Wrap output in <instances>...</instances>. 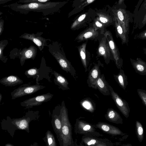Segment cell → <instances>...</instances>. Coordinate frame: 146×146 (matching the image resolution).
<instances>
[{"mask_svg":"<svg viewBox=\"0 0 146 146\" xmlns=\"http://www.w3.org/2000/svg\"><path fill=\"white\" fill-rule=\"evenodd\" d=\"M67 1L46 3L33 2L19 3L18 2L3 6L19 13L26 14L30 12H42L44 16L51 15L59 11Z\"/></svg>","mask_w":146,"mask_h":146,"instance_id":"6da1fadb","label":"cell"},{"mask_svg":"<svg viewBox=\"0 0 146 146\" xmlns=\"http://www.w3.org/2000/svg\"><path fill=\"white\" fill-rule=\"evenodd\" d=\"M48 47L49 52L56 60L61 69L76 79L78 78L76 71L66 58L61 44L58 42H54L48 45Z\"/></svg>","mask_w":146,"mask_h":146,"instance_id":"7a4b0ae2","label":"cell"},{"mask_svg":"<svg viewBox=\"0 0 146 146\" xmlns=\"http://www.w3.org/2000/svg\"><path fill=\"white\" fill-rule=\"evenodd\" d=\"M62 127L58 141L60 146H74L72 136V128L70 122L68 109L64 101L62 102L60 109Z\"/></svg>","mask_w":146,"mask_h":146,"instance_id":"3957f363","label":"cell"},{"mask_svg":"<svg viewBox=\"0 0 146 146\" xmlns=\"http://www.w3.org/2000/svg\"><path fill=\"white\" fill-rule=\"evenodd\" d=\"M126 6L124 2L121 5L117 4V6L112 10L113 15L119 20L123 30L129 35V23L133 22V15L126 9Z\"/></svg>","mask_w":146,"mask_h":146,"instance_id":"277c9868","label":"cell"},{"mask_svg":"<svg viewBox=\"0 0 146 146\" xmlns=\"http://www.w3.org/2000/svg\"><path fill=\"white\" fill-rule=\"evenodd\" d=\"M96 128L94 125L78 118L76 120L74 132L76 134H79L98 137L103 136L102 134L97 131Z\"/></svg>","mask_w":146,"mask_h":146,"instance_id":"5b68a950","label":"cell"},{"mask_svg":"<svg viewBox=\"0 0 146 146\" xmlns=\"http://www.w3.org/2000/svg\"><path fill=\"white\" fill-rule=\"evenodd\" d=\"M30 111L29 113V112L24 116L21 118H19L13 119L9 121L7 120L8 124H9V127L13 128L15 130H24L27 132H29V123L33 119H36V114Z\"/></svg>","mask_w":146,"mask_h":146,"instance_id":"8992f818","label":"cell"},{"mask_svg":"<svg viewBox=\"0 0 146 146\" xmlns=\"http://www.w3.org/2000/svg\"><path fill=\"white\" fill-rule=\"evenodd\" d=\"M45 87L38 84L33 85L24 84L15 89L11 93V99L14 100L25 96L33 94Z\"/></svg>","mask_w":146,"mask_h":146,"instance_id":"52a82bcc","label":"cell"},{"mask_svg":"<svg viewBox=\"0 0 146 146\" xmlns=\"http://www.w3.org/2000/svg\"><path fill=\"white\" fill-rule=\"evenodd\" d=\"M108 43L111 53L117 67L121 69L123 65V60L121 57L119 49L115 42L111 33L109 31H105L104 34Z\"/></svg>","mask_w":146,"mask_h":146,"instance_id":"ba28073f","label":"cell"},{"mask_svg":"<svg viewBox=\"0 0 146 146\" xmlns=\"http://www.w3.org/2000/svg\"><path fill=\"white\" fill-rule=\"evenodd\" d=\"M53 95L49 92L30 98L20 103L21 106L26 109L41 105L43 103L47 102L52 98Z\"/></svg>","mask_w":146,"mask_h":146,"instance_id":"9c48e42d","label":"cell"},{"mask_svg":"<svg viewBox=\"0 0 146 146\" xmlns=\"http://www.w3.org/2000/svg\"><path fill=\"white\" fill-rule=\"evenodd\" d=\"M110 94L116 105L122 114L126 118L129 115L130 109L128 102L122 99L114 90L111 86H109Z\"/></svg>","mask_w":146,"mask_h":146,"instance_id":"30bf717a","label":"cell"},{"mask_svg":"<svg viewBox=\"0 0 146 146\" xmlns=\"http://www.w3.org/2000/svg\"><path fill=\"white\" fill-rule=\"evenodd\" d=\"M104 36L99 43L97 53L98 57L103 58L105 63L108 64L111 60H113V59L108 41Z\"/></svg>","mask_w":146,"mask_h":146,"instance_id":"8fae6325","label":"cell"},{"mask_svg":"<svg viewBox=\"0 0 146 146\" xmlns=\"http://www.w3.org/2000/svg\"><path fill=\"white\" fill-rule=\"evenodd\" d=\"M81 143L86 146H111L113 144L108 139L99 138L92 135H84L81 139Z\"/></svg>","mask_w":146,"mask_h":146,"instance_id":"7c38bea8","label":"cell"},{"mask_svg":"<svg viewBox=\"0 0 146 146\" xmlns=\"http://www.w3.org/2000/svg\"><path fill=\"white\" fill-rule=\"evenodd\" d=\"M43 32H38L35 34L25 33L19 36L20 38L31 41L38 46L40 51L45 46H48L47 41L50 39H46L41 36Z\"/></svg>","mask_w":146,"mask_h":146,"instance_id":"4fadbf2b","label":"cell"},{"mask_svg":"<svg viewBox=\"0 0 146 146\" xmlns=\"http://www.w3.org/2000/svg\"><path fill=\"white\" fill-rule=\"evenodd\" d=\"M88 41L77 47L81 60L85 72L90 70L91 65L90 55L86 49Z\"/></svg>","mask_w":146,"mask_h":146,"instance_id":"5bb4252c","label":"cell"},{"mask_svg":"<svg viewBox=\"0 0 146 146\" xmlns=\"http://www.w3.org/2000/svg\"><path fill=\"white\" fill-rule=\"evenodd\" d=\"M89 71L87 81L88 86L95 89H97L96 83L97 80L101 75L100 66L103 65L99 60Z\"/></svg>","mask_w":146,"mask_h":146,"instance_id":"9a60e30c","label":"cell"},{"mask_svg":"<svg viewBox=\"0 0 146 146\" xmlns=\"http://www.w3.org/2000/svg\"><path fill=\"white\" fill-rule=\"evenodd\" d=\"M96 128H98L104 133L113 136L125 135L118 127L107 123L99 122L94 125Z\"/></svg>","mask_w":146,"mask_h":146,"instance_id":"2e32d148","label":"cell"},{"mask_svg":"<svg viewBox=\"0 0 146 146\" xmlns=\"http://www.w3.org/2000/svg\"><path fill=\"white\" fill-rule=\"evenodd\" d=\"M98 31H96L92 27L85 29L80 33L76 38L75 40L78 42L89 40L95 39L99 36Z\"/></svg>","mask_w":146,"mask_h":146,"instance_id":"e0dca14e","label":"cell"},{"mask_svg":"<svg viewBox=\"0 0 146 146\" xmlns=\"http://www.w3.org/2000/svg\"><path fill=\"white\" fill-rule=\"evenodd\" d=\"M113 19L116 37L121 39L122 45L126 44L128 46L129 41V35L125 33L118 19L113 16Z\"/></svg>","mask_w":146,"mask_h":146,"instance_id":"ac0fdd59","label":"cell"},{"mask_svg":"<svg viewBox=\"0 0 146 146\" xmlns=\"http://www.w3.org/2000/svg\"><path fill=\"white\" fill-rule=\"evenodd\" d=\"M37 49L33 45L30 46L29 48H25L19 52L21 56L20 62L21 66H23L27 60L32 59L34 60L37 54Z\"/></svg>","mask_w":146,"mask_h":146,"instance_id":"d6986e66","label":"cell"},{"mask_svg":"<svg viewBox=\"0 0 146 146\" xmlns=\"http://www.w3.org/2000/svg\"><path fill=\"white\" fill-rule=\"evenodd\" d=\"M131 64L135 72L141 75H146V62L140 58L136 60L130 58Z\"/></svg>","mask_w":146,"mask_h":146,"instance_id":"ffe728a7","label":"cell"},{"mask_svg":"<svg viewBox=\"0 0 146 146\" xmlns=\"http://www.w3.org/2000/svg\"><path fill=\"white\" fill-rule=\"evenodd\" d=\"M58 113L54 114L52 116L51 123L54 131L56 133L58 141L60 138L62 127L61 116L60 109Z\"/></svg>","mask_w":146,"mask_h":146,"instance_id":"44dd1931","label":"cell"},{"mask_svg":"<svg viewBox=\"0 0 146 146\" xmlns=\"http://www.w3.org/2000/svg\"><path fill=\"white\" fill-rule=\"evenodd\" d=\"M96 86L97 89L104 95L110 96V92L109 85L106 80L104 74H101L97 81Z\"/></svg>","mask_w":146,"mask_h":146,"instance_id":"7402d4cb","label":"cell"},{"mask_svg":"<svg viewBox=\"0 0 146 146\" xmlns=\"http://www.w3.org/2000/svg\"><path fill=\"white\" fill-rule=\"evenodd\" d=\"M104 116L106 119L109 122L117 124L123 123V119L119 114L112 108H108Z\"/></svg>","mask_w":146,"mask_h":146,"instance_id":"603a6c76","label":"cell"},{"mask_svg":"<svg viewBox=\"0 0 146 146\" xmlns=\"http://www.w3.org/2000/svg\"><path fill=\"white\" fill-rule=\"evenodd\" d=\"M0 83L5 86H14L23 83L22 80L16 75H11L3 78Z\"/></svg>","mask_w":146,"mask_h":146,"instance_id":"cb8c5ba5","label":"cell"},{"mask_svg":"<svg viewBox=\"0 0 146 146\" xmlns=\"http://www.w3.org/2000/svg\"><path fill=\"white\" fill-rule=\"evenodd\" d=\"M88 14V12H87L80 15L71 24L70 29L73 30H77L86 26L87 21H88L86 19Z\"/></svg>","mask_w":146,"mask_h":146,"instance_id":"d4e9b609","label":"cell"},{"mask_svg":"<svg viewBox=\"0 0 146 146\" xmlns=\"http://www.w3.org/2000/svg\"><path fill=\"white\" fill-rule=\"evenodd\" d=\"M53 74L55 78L54 79V82L59 86V88L64 90L70 89L68 86V81L65 77L55 71Z\"/></svg>","mask_w":146,"mask_h":146,"instance_id":"484cf974","label":"cell"},{"mask_svg":"<svg viewBox=\"0 0 146 146\" xmlns=\"http://www.w3.org/2000/svg\"><path fill=\"white\" fill-rule=\"evenodd\" d=\"M146 12V0H144L141 5L136 16L134 18L133 26L132 31H134L138 28L139 24L141 21Z\"/></svg>","mask_w":146,"mask_h":146,"instance_id":"4316f807","label":"cell"},{"mask_svg":"<svg viewBox=\"0 0 146 146\" xmlns=\"http://www.w3.org/2000/svg\"><path fill=\"white\" fill-rule=\"evenodd\" d=\"M113 77L119 86L123 90H125L128 85V82L127 76L124 70L120 69L119 73L117 74L114 75Z\"/></svg>","mask_w":146,"mask_h":146,"instance_id":"83f0119b","label":"cell"},{"mask_svg":"<svg viewBox=\"0 0 146 146\" xmlns=\"http://www.w3.org/2000/svg\"><path fill=\"white\" fill-rule=\"evenodd\" d=\"M96 14L98 19L103 24L105 27L114 25L113 18L108 14L100 12L97 13Z\"/></svg>","mask_w":146,"mask_h":146,"instance_id":"f1b7e54d","label":"cell"},{"mask_svg":"<svg viewBox=\"0 0 146 146\" xmlns=\"http://www.w3.org/2000/svg\"><path fill=\"white\" fill-rule=\"evenodd\" d=\"M96 0H86L80 5L74 8L68 14V17L77 13L83 10L84 8Z\"/></svg>","mask_w":146,"mask_h":146,"instance_id":"f546056e","label":"cell"},{"mask_svg":"<svg viewBox=\"0 0 146 146\" xmlns=\"http://www.w3.org/2000/svg\"><path fill=\"white\" fill-rule=\"evenodd\" d=\"M43 139L46 143V146H57L54 136L51 132L49 130L46 131L45 136Z\"/></svg>","mask_w":146,"mask_h":146,"instance_id":"4dcf8cb0","label":"cell"},{"mask_svg":"<svg viewBox=\"0 0 146 146\" xmlns=\"http://www.w3.org/2000/svg\"><path fill=\"white\" fill-rule=\"evenodd\" d=\"M80 104L84 108L90 112L92 113L94 111V105L90 100L88 98L85 99L81 101Z\"/></svg>","mask_w":146,"mask_h":146,"instance_id":"1f68e13d","label":"cell"},{"mask_svg":"<svg viewBox=\"0 0 146 146\" xmlns=\"http://www.w3.org/2000/svg\"><path fill=\"white\" fill-rule=\"evenodd\" d=\"M136 131L137 135L139 141L141 142L144 138V133L142 125L140 122L136 121Z\"/></svg>","mask_w":146,"mask_h":146,"instance_id":"d6a6232c","label":"cell"},{"mask_svg":"<svg viewBox=\"0 0 146 146\" xmlns=\"http://www.w3.org/2000/svg\"><path fill=\"white\" fill-rule=\"evenodd\" d=\"M92 27L96 31L100 30V33L104 35L105 32L106 28L103 25L98 19L97 17L94 19L92 23Z\"/></svg>","mask_w":146,"mask_h":146,"instance_id":"836d02e7","label":"cell"},{"mask_svg":"<svg viewBox=\"0 0 146 146\" xmlns=\"http://www.w3.org/2000/svg\"><path fill=\"white\" fill-rule=\"evenodd\" d=\"M8 43L7 40H2L0 41V60L4 63H6L7 58H5L3 55V51Z\"/></svg>","mask_w":146,"mask_h":146,"instance_id":"e575fe53","label":"cell"},{"mask_svg":"<svg viewBox=\"0 0 146 146\" xmlns=\"http://www.w3.org/2000/svg\"><path fill=\"white\" fill-rule=\"evenodd\" d=\"M38 70V69L34 67L26 70L25 72V74L28 78L32 77L35 78L39 76Z\"/></svg>","mask_w":146,"mask_h":146,"instance_id":"d590c367","label":"cell"},{"mask_svg":"<svg viewBox=\"0 0 146 146\" xmlns=\"http://www.w3.org/2000/svg\"><path fill=\"white\" fill-rule=\"evenodd\" d=\"M137 92L143 104L146 106V90L139 89Z\"/></svg>","mask_w":146,"mask_h":146,"instance_id":"8d00e7d4","label":"cell"},{"mask_svg":"<svg viewBox=\"0 0 146 146\" xmlns=\"http://www.w3.org/2000/svg\"><path fill=\"white\" fill-rule=\"evenodd\" d=\"M134 39L146 40V29L135 35L134 37Z\"/></svg>","mask_w":146,"mask_h":146,"instance_id":"74e56055","label":"cell"},{"mask_svg":"<svg viewBox=\"0 0 146 146\" xmlns=\"http://www.w3.org/2000/svg\"><path fill=\"white\" fill-rule=\"evenodd\" d=\"M51 0H19L18 2L24 3L33 2L44 3L50 1Z\"/></svg>","mask_w":146,"mask_h":146,"instance_id":"f35d334b","label":"cell"},{"mask_svg":"<svg viewBox=\"0 0 146 146\" xmlns=\"http://www.w3.org/2000/svg\"><path fill=\"white\" fill-rule=\"evenodd\" d=\"M143 0H139L137 5L135 6V8L133 14L134 18L136 16L139 9Z\"/></svg>","mask_w":146,"mask_h":146,"instance_id":"ab89813d","label":"cell"},{"mask_svg":"<svg viewBox=\"0 0 146 146\" xmlns=\"http://www.w3.org/2000/svg\"><path fill=\"white\" fill-rule=\"evenodd\" d=\"M146 24V12L140 23L139 24L137 28L141 29Z\"/></svg>","mask_w":146,"mask_h":146,"instance_id":"60d3db41","label":"cell"},{"mask_svg":"<svg viewBox=\"0 0 146 146\" xmlns=\"http://www.w3.org/2000/svg\"><path fill=\"white\" fill-rule=\"evenodd\" d=\"M86 0H74L72 5V7H75L80 5Z\"/></svg>","mask_w":146,"mask_h":146,"instance_id":"b9f144b4","label":"cell"},{"mask_svg":"<svg viewBox=\"0 0 146 146\" xmlns=\"http://www.w3.org/2000/svg\"><path fill=\"white\" fill-rule=\"evenodd\" d=\"M4 23L3 20L1 19L0 20V36L1 35L3 31Z\"/></svg>","mask_w":146,"mask_h":146,"instance_id":"7bdbcfd3","label":"cell"},{"mask_svg":"<svg viewBox=\"0 0 146 146\" xmlns=\"http://www.w3.org/2000/svg\"><path fill=\"white\" fill-rule=\"evenodd\" d=\"M13 0H0V4H3Z\"/></svg>","mask_w":146,"mask_h":146,"instance_id":"ee69618b","label":"cell"},{"mask_svg":"<svg viewBox=\"0 0 146 146\" xmlns=\"http://www.w3.org/2000/svg\"><path fill=\"white\" fill-rule=\"evenodd\" d=\"M124 0H118V4L121 5L124 2Z\"/></svg>","mask_w":146,"mask_h":146,"instance_id":"f6af8a7d","label":"cell"},{"mask_svg":"<svg viewBox=\"0 0 146 146\" xmlns=\"http://www.w3.org/2000/svg\"><path fill=\"white\" fill-rule=\"evenodd\" d=\"M142 50L144 54L146 55V48H143Z\"/></svg>","mask_w":146,"mask_h":146,"instance_id":"bcb514c9","label":"cell"},{"mask_svg":"<svg viewBox=\"0 0 146 146\" xmlns=\"http://www.w3.org/2000/svg\"><path fill=\"white\" fill-rule=\"evenodd\" d=\"M5 146H13V145L10 143H7L5 145Z\"/></svg>","mask_w":146,"mask_h":146,"instance_id":"7dc6e473","label":"cell"},{"mask_svg":"<svg viewBox=\"0 0 146 146\" xmlns=\"http://www.w3.org/2000/svg\"><path fill=\"white\" fill-rule=\"evenodd\" d=\"M2 99V96L1 95V94L0 93V102H1Z\"/></svg>","mask_w":146,"mask_h":146,"instance_id":"c3c4849f","label":"cell"}]
</instances>
